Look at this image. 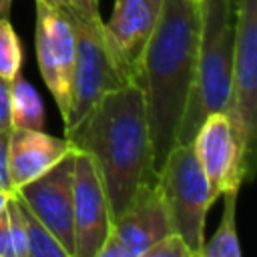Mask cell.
<instances>
[{"label":"cell","mask_w":257,"mask_h":257,"mask_svg":"<svg viewBox=\"0 0 257 257\" xmlns=\"http://www.w3.org/2000/svg\"><path fill=\"white\" fill-rule=\"evenodd\" d=\"M12 8V0H0V18H8Z\"/></svg>","instance_id":"d4e9b609"},{"label":"cell","mask_w":257,"mask_h":257,"mask_svg":"<svg viewBox=\"0 0 257 257\" xmlns=\"http://www.w3.org/2000/svg\"><path fill=\"white\" fill-rule=\"evenodd\" d=\"M171 231V219L157 181L145 183L112 219L98 257H143L151 245Z\"/></svg>","instance_id":"52a82bcc"},{"label":"cell","mask_w":257,"mask_h":257,"mask_svg":"<svg viewBox=\"0 0 257 257\" xmlns=\"http://www.w3.org/2000/svg\"><path fill=\"white\" fill-rule=\"evenodd\" d=\"M191 145L209 183L213 203L227 189L243 187L237 177V145L233 139L231 120L225 110L209 114L199 124Z\"/></svg>","instance_id":"7c38bea8"},{"label":"cell","mask_w":257,"mask_h":257,"mask_svg":"<svg viewBox=\"0 0 257 257\" xmlns=\"http://www.w3.org/2000/svg\"><path fill=\"white\" fill-rule=\"evenodd\" d=\"M0 257H14V247H12V239H10V227H8L6 211L0 215Z\"/></svg>","instance_id":"44dd1931"},{"label":"cell","mask_w":257,"mask_h":257,"mask_svg":"<svg viewBox=\"0 0 257 257\" xmlns=\"http://www.w3.org/2000/svg\"><path fill=\"white\" fill-rule=\"evenodd\" d=\"M28 257H68L66 249L56 241V237L22 205Z\"/></svg>","instance_id":"2e32d148"},{"label":"cell","mask_w":257,"mask_h":257,"mask_svg":"<svg viewBox=\"0 0 257 257\" xmlns=\"http://www.w3.org/2000/svg\"><path fill=\"white\" fill-rule=\"evenodd\" d=\"M10 128V80L0 76V131Z\"/></svg>","instance_id":"ffe728a7"},{"label":"cell","mask_w":257,"mask_h":257,"mask_svg":"<svg viewBox=\"0 0 257 257\" xmlns=\"http://www.w3.org/2000/svg\"><path fill=\"white\" fill-rule=\"evenodd\" d=\"M110 207L88 153H72V231L74 257H98L110 233Z\"/></svg>","instance_id":"ba28073f"},{"label":"cell","mask_w":257,"mask_h":257,"mask_svg":"<svg viewBox=\"0 0 257 257\" xmlns=\"http://www.w3.org/2000/svg\"><path fill=\"white\" fill-rule=\"evenodd\" d=\"M66 139L94 161L108 199L110 219L128 205L141 185L157 181L139 82H124L106 92Z\"/></svg>","instance_id":"7a4b0ae2"},{"label":"cell","mask_w":257,"mask_h":257,"mask_svg":"<svg viewBox=\"0 0 257 257\" xmlns=\"http://www.w3.org/2000/svg\"><path fill=\"white\" fill-rule=\"evenodd\" d=\"M157 185L165 201L171 227L183 237L193 257H201L205 221L213 207L209 183L195 157L193 145H175L157 171Z\"/></svg>","instance_id":"5b68a950"},{"label":"cell","mask_w":257,"mask_h":257,"mask_svg":"<svg viewBox=\"0 0 257 257\" xmlns=\"http://www.w3.org/2000/svg\"><path fill=\"white\" fill-rule=\"evenodd\" d=\"M40 2H44V4H48V6H52V8H58V10H62V12L78 10L76 4H74V0H40Z\"/></svg>","instance_id":"603a6c76"},{"label":"cell","mask_w":257,"mask_h":257,"mask_svg":"<svg viewBox=\"0 0 257 257\" xmlns=\"http://www.w3.org/2000/svg\"><path fill=\"white\" fill-rule=\"evenodd\" d=\"M143 257H193V251L187 247L179 233L171 231L155 245H151Z\"/></svg>","instance_id":"ac0fdd59"},{"label":"cell","mask_w":257,"mask_h":257,"mask_svg":"<svg viewBox=\"0 0 257 257\" xmlns=\"http://www.w3.org/2000/svg\"><path fill=\"white\" fill-rule=\"evenodd\" d=\"M10 126L12 128H42L44 106L38 90L22 76L10 80Z\"/></svg>","instance_id":"9a60e30c"},{"label":"cell","mask_w":257,"mask_h":257,"mask_svg":"<svg viewBox=\"0 0 257 257\" xmlns=\"http://www.w3.org/2000/svg\"><path fill=\"white\" fill-rule=\"evenodd\" d=\"M12 193H14V191H0V215L6 211V207H8V201H10Z\"/></svg>","instance_id":"cb8c5ba5"},{"label":"cell","mask_w":257,"mask_h":257,"mask_svg":"<svg viewBox=\"0 0 257 257\" xmlns=\"http://www.w3.org/2000/svg\"><path fill=\"white\" fill-rule=\"evenodd\" d=\"M237 145V177L253 179L257 141V0H235V44L225 108Z\"/></svg>","instance_id":"277c9868"},{"label":"cell","mask_w":257,"mask_h":257,"mask_svg":"<svg viewBox=\"0 0 257 257\" xmlns=\"http://www.w3.org/2000/svg\"><path fill=\"white\" fill-rule=\"evenodd\" d=\"M36 2V58L44 84L48 86L60 116H64L74 68L76 38L68 16L40 0Z\"/></svg>","instance_id":"9c48e42d"},{"label":"cell","mask_w":257,"mask_h":257,"mask_svg":"<svg viewBox=\"0 0 257 257\" xmlns=\"http://www.w3.org/2000/svg\"><path fill=\"white\" fill-rule=\"evenodd\" d=\"M8 135L10 131H0V191H12L8 175Z\"/></svg>","instance_id":"d6986e66"},{"label":"cell","mask_w":257,"mask_h":257,"mask_svg":"<svg viewBox=\"0 0 257 257\" xmlns=\"http://www.w3.org/2000/svg\"><path fill=\"white\" fill-rule=\"evenodd\" d=\"M163 0H114L102 34L114 66L126 82H137L145 48L159 24Z\"/></svg>","instance_id":"30bf717a"},{"label":"cell","mask_w":257,"mask_h":257,"mask_svg":"<svg viewBox=\"0 0 257 257\" xmlns=\"http://www.w3.org/2000/svg\"><path fill=\"white\" fill-rule=\"evenodd\" d=\"M201 28L199 0H163L159 24L145 48L137 82L143 90L155 171L177 145L193 86Z\"/></svg>","instance_id":"6da1fadb"},{"label":"cell","mask_w":257,"mask_h":257,"mask_svg":"<svg viewBox=\"0 0 257 257\" xmlns=\"http://www.w3.org/2000/svg\"><path fill=\"white\" fill-rule=\"evenodd\" d=\"M72 151L74 145L66 137L58 139L42 128H10L8 175L12 191L34 181Z\"/></svg>","instance_id":"4fadbf2b"},{"label":"cell","mask_w":257,"mask_h":257,"mask_svg":"<svg viewBox=\"0 0 257 257\" xmlns=\"http://www.w3.org/2000/svg\"><path fill=\"white\" fill-rule=\"evenodd\" d=\"M72 153L34 181L14 189L16 199L56 237V241L66 249L68 257H74Z\"/></svg>","instance_id":"8fae6325"},{"label":"cell","mask_w":257,"mask_h":257,"mask_svg":"<svg viewBox=\"0 0 257 257\" xmlns=\"http://www.w3.org/2000/svg\"><path fill=\"white\" fill-rule=\"evenodd\" d=\"M64 14L68 16L76 38L68 106L62 116L64 137H68L88 116V112L100 102L106 92L124 84L126 80L114 66L112 56L108 52L102 34V20L86 18L78 10H70Z\"/></svg>","instance_id":"8992f818"},{"label":"cell","mask_w":257,"mask_h":257,"mask_svg":"<svg viewBox=\"0 0 257 257\" xmlns=\"http://www.w3.org/2000/svg\"><path fill=\"white\" fill-rule=\"evenodd\" d=\"M22 70V42L8 18H0V76L12 80Z\"/></svg>","instance_id":"e0dca14e"},{"label":"cell","mask_w":257,"mask_h":257,"mask_svg":"<svg viewBox=\"0 0 257 257\" xmlns=\"http://www.w3.org/2000/svg\"><path fill=\"white\" fill-rule=\"evenodd\" d=\"M241 189H227L223 197V215L211 239H205L201 257H241L243 249L237 235V199Z\"/></svg>","instance_id":"5bb4252c"},{"label":"cell","mask_w":257,"mask_h":257,"mask_svg":"<svg viewBox=\"0 0 257 257\" xmlns=\"http://www.w3.org/2000/svg\"><path fill=\"white\" fill-rule=\"evenodd\" d=\"M76 8L80 14H84L86 18L92 20H100V12H98V0H74Z\"/></svg>","instance_id":"7402d4cb"},{"label":"cell","mask_w":257,"mask_h":257,"mask_svg":"<svg viewBox=\"0 0 257 257\" xmlns=\"http://www.w3.org/2000/svg\"><path fill=\"white\" fill-rule=\"evenodd\" d=\"M201 28L193 86L179 124L177 145L193 141L199 124L225 110L231 88L235 44V0H199Z\"/></svg>","instance_id":"3957f363"}]
</instances>
